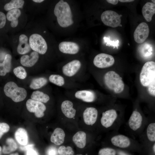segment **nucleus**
Returning a JSON list of instances; mask_svg holds the SVG:
<instances>
[{
    "label": "nucleus",
    "mask_w": 155,
    "mask_h": 155,
    "mask_svg": "<svg viewBox=\"0 0 155 155\" xmlns=\"http://www.w3.org/2000/svg\"><path fill=\"white\" fill-rule=\"evenodd\" d=\"M29 43L33 50L40 54L44 55L47 51L46 42L42 36L39 34H32L29 37Z\"/></svg>",
    "instance_id": "nucleus-6"
},
{
    "label": "nucleus",
    "mask_w": 155,
    "mask_h": 155,
    "mask_svg": "<svg viewBox=\"0 0 155 155\" xmlns=\"http://www.w3.org/2000/svg\"><path fill=\"white\" fill-rule=\"evenodd\" d=\"M117 117L116 111L114 109L107 110L102 113L100 119L102 125L104 127L108 128L111 126Z\"/></svg>",
    "instance_id": "nucleus-14"
},
{
    "label": "nucleus",
    "mask_w": 155,
    "mask_h": 155,
    "mask_svg": "<svg viewBox=\"0 0 155 155\" xmlns=\"http://www.w3.org/2000/svg\"><path fill=\"white\" fill-rule=\"evenodd\" d=\"M34 146L33 144L28 145L24 146H21L20 149L22 150H27L29 149L32 148Z\"/></svg>",
    "instance_id": "nucleus-42"
},
{
    "label": "nucleus",
    "mask_w": 155,
    "mask_h": 155,
    "mask_svg": "<svg viewBox=\"0 0 155 155\" xmlns=\"http://www.w3.org/2000/svg\"><path fill=\"white\" fill-rule=\"evenodd\" d=\"M106 1L109 3L115 5L119 1L117 0H107Z\"/></svg>",
    "instance_id": "nucleus-44"
},
{
    "label": "nucleus",
    "mask_w": 155,
    "mask_h": 155,
    "mask_svg": "<svg viewBox=\"0 0 155 155\" xmlns=\"http://www.w3.org/2000/svg\"><path fill=\"white\" fill-rule=\"evenodd\" d=\"M48 80L45 77H40L33 79L30 84V88L35 90L40 88L48 83Z\"/></svg>",
    "instance_id": "nucleus-28"
},
{
    "label": "nucleus",
    "mask_w": 155,
    "mask_h": 155,
    "mask_svg": "<svg viewBox=\"0 0 155 155\" xmlns=\"http://www.w3.org/2000/svg\"><path fill=\"white\" fill-rule=\"evenodd\" d=\"M7 73L6 71L0 65V76H5L6 74Z\"/></svg>",
    "instance_id": "nucleus-43"
},
{
    "label": "nucleus",
    "mask_w": 155,
    "mask_h": 155,
    "mask_svg": "<svg viewBox=\"0 0 155 155\" xmlns=\"http://www.w3.org/2000/svg\"><path fill=\"white\" fill-rule=\"evenodd\" d=\"M24 3L23 0H12L5 5L4 9L6 11H9L14 9H19L22 7Z\"/></svg>",
    "instance_id": "nucleus-29"
},
{
    "label": "nucleus",
    "mask_w": 155,
    "mask_h": 155,
    "mask_svg": "<svg viewBox=\"0 0 155 155\" xmlns=\"http://www.w3.org/2000/svg\"><path fill=\"white\" fill-rule=\"evenodd\" d=\"M47 155H58V150L57 149L53 146L49 148L46 151Z\"/></svg>",
    "instance_id": "nucleus-39"
},
{
    "label": "nucleus",
    "mask_w": 155,
    "mask_h": 155,
    "mask_svg": "<svg viewBox=\"0 0 155 155\" xmlns=\"http://www.w3.org/2000/svg\"><path fill=\"white\" fill-rule=\"evenodd\" d=\"M76 155H82L81 154H76Z\"/></svg>",
    "instance_id": "nucleus-52"
},
{
    "label": "nucleus",
    "mask_w": 155,
    "mask_h": 155,
    "mask_svg": "<svg viewBox=\"0 0 155 155\" xmlns=\"http://www.w3.org/2000/svg\"><path fill=\"white\" fill-rule=\"evenodd\" d=\"M58 154L59 155H74V152L70 146L67 147L64 146H60L58 150Z\"/></svg>",
    "instance_id": "nucleus-33"
},
{
    "label": "nucleus",
    "mask_w": 155,
    "mask_h": 155,
    "mask_svg": "<svg viewBox=\"0 0 155 155\" xmlns=\"http://www.w3.org/2000/svg\"><path fill=\"white\" fill-rule=\"evenodd\" d=\"M111 142L114 146L122 148L129 147L131 144V141L127 137L122 135H118L112 137Z\"/></svg>",
    "instance_id": "nucleus-20"
},
{
    "label": "nucleus",
    "mask_w": 155,
    "mask_h": 155,
    "mask_svg": "<svg viewBox=\"0 0 155 155\" xmlns=\"http://www.w3.org/2000/svg\"><path fill=\"white\" fill-rule=\"evenodd\" d=\"M65 136V134L63 130L60 128H57L52 134L50 140L55 144L59 145L64 142Z\"/></svg>",
    "instance_id": "nucleus-21"
},
{
    "label": "nucleus",
    "mask_w": 155,
    "mask_h": 155,
    "mask_svg": "<svg viewBox=\"0 0 155 155\" xmlns=\"http://www.w3.org/2000/svg\"><path fill=\"white\" fill-rule=\"evenodd\" d=\"M49 80L51 82L57 86L67 88L76 89L84 87L76 83L71 84V82H73L60 74H51L49 76Z\"/></svg>",
    "instance_id": "nucleus-7"
},
{
    "label": "nucleus",
    "mask_w": 155,
    "mask_h": 155,
    "mask_svg": "<svg viewBox=\"0 0 155 155\" xmlns=\"http://www.w3.org/2000/svg\"><path fill=\"white\" fill-rule=\"evenodd\" d=\"M140 79L141 84L145 87H148L155 80V62L148 61L144 64L140 74Z\"/></svg>",
    "instance_id": "nucleus-5"
},
{
    "label": "nucleus",
    "mask_w": 155,
    "mask_h": 155,
    "mask_svg": "<svg viewBox=\"0 0 155 155\" xmlns=\"http://www.w3.org/2000/svg\"><path fill=\"white\" fill-rule=\"evenodd\" d=\"M39 155L38 154V155Z\"/></svg>",
    "instance_id": "nucleus-55"
},
{
    "label": "nucleus",
    "mask_w": 155,
    "mask_h": 155,
    "mask_svg": "<svg viewBox=\"0 0 155 155\" xmlns=\"http://www.w3.org/2000/svg\"><path fill=\"white\" fill-rule=\"evenodd\" d=\"M2 148L1 146H0V155H1V152H2Z\"/></svg>",
    "instance_id": "nucleus-50"
},
{
    "label": "nucleus",
    "mask_w": 155,
    "mask_h": 155,
    "mask_svg": "<svg viewBox=\"0 0 155 155\" xmlns=\"http://www.w3.org/2000/svg\"><path fill=\"white\" fill-rule=\"evenodd\" d=\"M119 16L120 18L122 16V15H119Z\"/></svg>",
    "instance_id": "nucleus-53"
},
{
    "label": "nucleus",
    "mask_w": 155,
    "mask_h": 155,
    "mask_svg": "<svg viewBox=\"0 0 155 155\" xmlns=\"http://www.w3.org/2000/svg\"><path fill=\"white\" fill-rule=\"evenodd\" d=\"M101 19L105 25L113 28L118 26L121 22L119 15L112 10H107L103 12L101 15Z\"/></svg>",
    "instance_id": "nucleus-8"
},
{
    "label": "nucleus",
    "mask_w": 155,
    "mask_h": 155,
    "mask_svg": "<svg viewBox=\"0 0 155 155\" xmlns=\"http://www.w3.org/2000/svg\"><path fill=\"white\" fill-rule=\"evenodd\" d=\"M54 13L60 26L66 28L73 23L71 9L66 2L61 0L58 2L55 7Z\"/></svg>",
    "instance_id": "nucleus-1"
},
{
    "label": "nucleus",
    "mask_w": 155,
    "mask_h": 155,
    "mask_svg": "<svg viewBox=\"0 0 155 155\" xmlns=\"http://www.w3.org/2000/svg\"><path fill=\"white\" fill-rule=\"evenodd\" d=\"M13 72L17 78L21 79H24L27 76V72L25 69L21 66L15 68L13 70Z\"/></svg>",
    "instance_id": "nucleus-32"
},
{
    "label": "nucleus",
    "mask_w": 155,
    "mask_h": 155,
    "mask_svg": "<svg viewBox=\"0 0 155 155\" xmlns=\"http://www.w3.org/2000/svg\"><path fill=\"white\" fill-rule=\"evenodd\" d=\"M98 115L97 109L94 107L86 108L83 113V117L85 123L88 125H92L96 122Z\"/></svg>",
    "instance_id": "nucleus-15"
},
{
    "label": "nucleus",
    "mask_w": 155,
    "mask_h": 155,
    "mask_svg": "<svg viewBox=\"0 0 155 155\" xmlns=\"http://www.w3.org/2000/svg\"><path fill=\"white\" fill-rule=\"evenodd\" d=\"M146 133L148 138L150 141L154 142L155 141V123H152L148 126Z\"/></svg>",
    "instance_id": "nucleus-30"
},
{
    "label": "nucleus",
    "mask_w": 155,
    "mask_h": 155,
    "mask_svg": "<svg viewBox=\"0 0 155 155\" xmlns=\"http://www.w3.org/2000/svg\"><path fill=\"white\" fill-rule=\"evenodd\" d=\"M15 137L19 144L23 146L27 145L28 142V135L27 131L24 128H18L15 132Z\"/></svg>",
    "instance_id": "nucleus-25"
},
{
    "label": "nucleus",
    "mask_w": 155,
    "mask_h": 155,
    "mask_svg": "<svg viewBox=\"0 0 155 155\" xmlns=\"http://www.w3.org/2000/svg\"><path fill=\"white\" fill-rule=\"evenodd\" d=\"M133 0H120L119 1L121 2H129L133 1Z\"/></svg>",
    "instance_id": "nucleus-45"
},
{
    "label": "nucleus",
    "mask_w": 155,
    "mask_h": 155,
    "mask_svg": "<svg viewBox=\"0 0 155 155\" xmlns=\"http://www.w3.org/2000/svg\"><path fill=\"white\" fill-rule=\"evenodd\" d=\"M6 16L3 12L0 11V29L3 28L6 22Z\"/></svg>",
    "instance_id": "nucleus-38"
},
{
    "label": "nucleus",
    "mask_w": 155,
    "mask_h": 155,
    "mask_svg": "<svg viewBox=\"0 0 155 155\" xmlns=\"http://www.w3.org/2000/svg\"><path fill=\"white\" fill-rule=\"evenodd\" d=\"M119 155H127V154H125V153L122 152H119Z\"/></svg>",
    "instance_id": "nucleus-47"
},
{
    "label": "nucleus",
    "mask_w": 155,
    "mask_h": 155,
    "mask_svg": "<svg viewBox=\"0 0 155 155\" xmlns=\"http://www.w3.org/2000/svg\"><path fill=\"white\" fill-rule=\"evenodd\" d=\"M26 105L28 110L34 113L37 117L41 118L44 116L46 107L43 103L29 99L27 100Z\"/></svg>",
    "instance_id": "nucleus-11"
},
{
    "label": "nucleus",
    "mask_w": 155,
    "mask_h": 155,
    "mask_svg": "<svg viewBox=\"0 0 155 155\" xmlns=\"http://www.w3.org/2000/svg\"><path fill=\"white\" fill-rule=\"evenodd\" d=\"M3 90L5 95L16 102L24 100L27 95V91L24 88L18 87L13 82L7 83L4 87Z\"/></svg>",
    "instance_id": "nucleus-4"
},
{
    "label": "nucleus",
    "mask_w": 155,
    "mask_h": 155,
    "mask_svg": "<svg viewBox=\"0 0 155 155\" xmlns=\"http://www.w3.org/2000/svg\"><path fill=\"white\" fill-rule=\"evenodd\" d=\"M119 26H121V27L122 26V25H121V24L119 25Z\"/></svg>",
    "instance_id": "nucleus-54"
},
{
    "label": "nucleus",
    "mask_w": 155,
    "mask_h": 155,
    "mask_svg": "<svg viewBox=\"0 0 155 155\" xmlns=\"http://www.w3.org/2000/svg\"><path fill=\"white\" fill-rule=\"evenodd\" d=\"M103 82L106 86L117 94L122 92L124 88V84L122 78L115 72L109 71L103 77Z\"/></svg>",
    "instance_id": "nucleus-3"
},
{
    "label": "nucleus",
    "mask_w": 155,
    "mask_h": 155,
    "mask_svg": "<svg viewBox=\"0 0 155 155\" xmlns=\"http://www.w3.org/2000/svg\"><path fill=\"white\" fill-rule=\"evenodd\" d=\"M61 110L65 116L69 118H72L75 115L76 110L73 107V104L71 100H67L61 103Z\"/></svg>",
    "instance_id": "nucleus-16"
},
{
    "label": "nucleus",
    "mask_w": 155,
    "mask_h": 155,
    "mask_svg": "<svg viewBox=\"0 0 155 155\" xmlns=\"http://www.w3.org/2000/svg\"><path fill=\"white\" fill-rule=\"evenodd\" d=\"M6 145L3 147L2 152L4 154H7L15 151L18 146L14 140L11 138H8L6 141Z\"/></svg>",
    "instance_id": "nucleus-26"
},
{
    "label": "nucleus",
    "mask_w": 155,
    "mask_h": 155,
    "mask_svg": "<svg viewBox=\"0 0 155 155\" xmlns=\"http://www.w3.org/2000/svg\"><path fill=\"white\" fill-rule=\"evenodd\" d=\"M9 155H19V154L18 153H13L12 154H11Z\"/></svg>",
    "instance_id": "nucleus-48"
},
{
    "label": "nucleus",
    "mask_w": 155,
    "mask_h": 155,
    "mask_svg": "<svg viewBox=\"0 0 155 155\" xmlns=\"http://www.w3.org/2000/svg\"><path fill=\"white\" fill-rule=\"evenodd\" d=\"M37 152L34 149L31 148L26 150V155H37Z\"/></svg>",
    "instance_id": "nucleus-41"
},
{
    "label": "nucleus",
    "mask_w": 155,
    "mask_h": 155,
    "mask_svg": "<svg viewBox=\"0 0 155 155\" xmlns=\"http://www.w3.org/2000/svg\"><path fill=\"white\" fill-rule=\"evenodd\" d=\"M59 49L61 53L65 54L75 55L80 49V46L76 43L70 41H63L59 45Z\"/></svg>",
    "instance_id": "nucleus-13"
},
{
    "label": "nucleus",
    "mask_w": 155,
    "mask_h": 155,
    "mask_svg": "<svg viewBox=\"0 0 155 155\" xmlns=\"http://www.w3.org/2000/svg\"><path fill=\"white\" fill-rule=\"evenodd\" d=\"M69 93L73 94L75 98L86 102H92L96 99V93L92 90L80 89L71 91Z\"/></svg>",
    "instance_id": "nucleus-9"
},
{
    "label": "nucleus",
    "mask_w": 155,
    "mask_h": 155,
    "mask_svg": "<svg viewBox=\"0 0 155 155\" xmlns=\"http://www.w3.org/2000/svg\"><path fill=\"white\" fill-rule=\"evenodd\" d=\"M60 71L61 75L74 82L83 78L85 73L81 62L78 59L73 60L64 65Z\"/></svg>",
    "instance_id": "nucleus-2"
},
{
    "label": "nucleus",
    "mask_w": 155,
    "mask_h": 155,
    "mask_svg": "<svg viewBox=\"0 0 155 155\" xmlns=\"http://www.w3.org/2000/svg\"><path fill=\"white\" fill-rule=\"evenodd\" d=\"M148 91L152 96H155V80L151 83L148 86Z\"/></svg>",
    "instance_id": "nucleus-37"
},
{
    "label": "nucleus",
    "mask_w": 155,
    "mask_h": 155,
    "mask_svg": "<svg viewBox=\"0 0 155 155\" xmlns=\"http://www.w3.org/2000/svg\"><path fill=\"white\" fill-rule=\"evenodd\" d=\"M94 65L99 68H104L113 65L115 59L112 55L104 53L99 54L94 57L93 61Z\"/></svg>",
    "instance_id": "nucleus-10"
},
{
    "label": "nucleus",
    "mask_w": 155,
    "mask_h": 155,
    "mask_svg": "<svg viewBox=\"0 0 155 155\" xmlns=\"http://www.w3.org/2000/svg\"><path fill=\"white\" fill-rule=\"evenodd\" d=\"M104 39L105 42H107L108 45L109 44L110 45L113 46L114 47H117V45L119 42V41L118 40H117L115 41H111L110 40L109 38L106 37L104 38Z\"/></svg>",
    "instance_id": "nucleus-40"
},
{
    "label": "nucleus",
    "mask_w": 155,
    "mask_h": 155,
    "mask_svg": "<svg viewBox=\"0 0 155 155\" xmlns=\"http://www.w3.org/2000/svg\"><path fill=\"white\" fill-rule=\"evenodd\" d=\"M86 134L83 131H80L76 133L72 138L73 141L78 148H82L86 144Z\"/></svg>",
    "instance_id": "nucleus-24"
},
{
    "label": "nucleus",
    "mask_w": 155,
    "mask_h": 155,
    "mask_svg": "<svg viewBox=\"0 0 155 155\" xmlns=\"http://www.w3.org/2000/svg\"><path fill=\"white\" fill-rule=\"evenodd\" d=\"M152 1L154 2V4L155 3V0H152Z\"/></svg>",
    "instance_id": "nucleus-51"
},
{
    "label": "nucleus",
    "mask_w": 155,
    "mask_h": 155,
    "mask_svg": "<svg viewBox=\"0 0 155 155\" xmlns=\"http://www.w3.org/2000/svg\"><path fill=\"white\" fill-rule=\"evenodd\" d=\"M149 32L148 24L144 22L141 23L137 26L134 33L135 41L138 43L143 42L148 38Z\"/></svg>",
    "instance_id": "nucleus-12"
},
{
    "label": "nucleus",
    "mask_w": 155,
    "mask_h": 155,
    "mask_svg": "<svg viewBox=\"0 0 155 155\" xmlns=\"http://www.w3.org/2000/svg\"><path fill=\"white\" fill-rule=\"evenodd\" d=\"M11 56L9 54H7L3 63H0L1 66L6 70L7 73H9L11 70Z\"/></svg>",
    "instance_id": "nucleus-31"
},
{
    "label": "nucleus",
    "mask_w": 155,
    "mask_h": 155,
    "mask_svg": "<svg viewBox=\"0 0 155 155\" xmlns=\"http://www.w3.org/2000/svg\"><path fill=\"white\" fill-rule=\"evenodd\" d=\"M31 98L33 100L44 103L48 102L50 99V97L48 95L39 91H34L31 96Z\"/></svg>",
    "instance_id": "nucleus-27"
},
{
    "label": "nucleus",
    "mask_w": 155,
    "mask_h": 155,
    "mask_svg": "<svg viewBox=\"0 0 155 155\" xmlns=\"http://www.w3.org/2000/svg\"><path fill=\"white\" fill-rule=\"evenodd\" d=\"M21 13L19 9H14L8 11L6 17L8 21L11 22L10 25L11 27L15 28L17 26L18 24V18Z\"/></svg>",
    "instance_id": "nucleus-23"
},
{
    "label": "nucleus",
    "mask_w": 155,
    "mask_h": 155,
    "mask_svg": "<svg viewBox=\"0 0 155 155\" xmlns=\"http://www.w3.org/2000/svg\"><path fill=\"white\" fill-rule=\"evenodd\" d=\"M9 126L7 123H0V139L4 133L9 131Z\"/></svg>",
    "instance_id": "nucleus-36"
},
{
    "label": "nucleus",
    "mask_w": 155,
    "mask_h": 155,
    "mask_svg": "<svg viewBox=\"0 0 155 155\" xmlns=\"http://www.w3.org/2000/svg\"><path fill=\"white\" fill-rule=\"evenodd\" d=\"M155 144H154V146H153V151L154 152V153L155 152Z\"/></svg>",
    "instance_id": "nucleus-49"
},
{
    "label": "nucleus",
    "mask_w": 155,
    "mask_h": 155,
    "mask_svg": "<svg viewBox=\"0 0 155 155\" xmlns=\"http://www.w3.org/2000/svg\"><path fill=\"white\" fill-rule=\"evenodd\" d=\"M142 12L146 20L150 22L155 13V4L149 2L146 3L142 8Z\"/></svg>",
    "instance_id": "nucleus-22"
},
{
    "label": "nucleus",
    "mask_w": 155,
    "mask_h": 155,
    "mask_svg": "<svg viewBox=\"0 0 155 155\" xmlns=\"http://www.w3.org/2000/svg\"><path fill=\"white\" fill-rule=\"evenodd\" d=\"M152 45L149 44H144L142 46L141 49V52L143 56L149 57L152 54Z\"/></svg>",
    "instance_id": "nucleus-34"
},
{
    "label": "nucleus",
    "mask_w": 155,
    "mask_h": 155,
    "mask_svg": "<svg viewBox=\"0 0 155 155\" xmlns=\"http://www.w3.org/2000/svg\"><path fill=\"white\" fill-rule=\"evenodd\" d=\"M32 1L35 2L37 3H41L42 2H43L44 0H33Z\"/></svg>",
    "instance_id": "nucleus-46"
},
{
    "label": "nucleus",
    "mask_w": 155,
    "mask_h": 155,
    "mask_svg": "<svg viewBox=\"0 0 155 155\" xmlns=\"http://www.w3.org/2000/svg\"><path fill=\"white\" fill-rule=\"evenodd\" d=\"M116 151L114 149L110 148H105L100 149L98 155H116Z\"/></svg>",
    "instance_id": "nucleus-35"
},
{
    "label": "nucleus",
    "mask_w": 155,
    "mask_h": 155,
    "mask_svg": "<svg viewBox=\"0 0 155 155\" xmlns=\"http://www.w3.org/2000/svg\"><path fill=\"white\" fill-rule=\"evenodd\" d=\"M142 117L140 113L137 111L133 112L128 121L130 128L133 131H136L142 125Z\"/></svg>",
    "instance_id": "nucleus-17"
},
{
    "label": "nucleus",
    "mask_w": 155,
    "mask_h": 155,
    "mask_svg": "<svg viewBox=\"0 0 155 155\" xmlns=\"http://www.w3.org/2000/svg\"><path fill=\"white\" fill-rule=\"evenodd\" d=\"M39 59V55L35 51L32 52L30 55H24L20 59L21 64L24 66L31 67L34 66L37 62Z\"/></svg>",
    "instance_id": "nucleus-18"
},
{
    "label": "nucleus",
    "mask_w": 155,
    "mask_h": 155,
    "mask_svg": "<svg viewBox=\"0 0 155 155\" xmlns=\"http://www.w3.org/2000/svg\"><path fill=\"white\" fill-rule=\"evenodd\" d=\"M19 43L17 48L18 53L20 55H24L29 52L31 48L28 43V38L23 34H21L19 37Z\"/></svg>",
    "instance_id": "nucleus-19"
}]
</instances>
